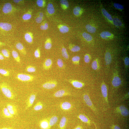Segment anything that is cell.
<instances>
[{
  "label": "cell",
  "mask_w": 129,
  "mask_h": 129,
  "mask_svg": "<svg viewBox=\"0 0 129 129\" xmlns=\"http://www.w3.org/2000/svg\"><path fill=\"white\" fill-rule=\"evenodd\" d=\"M93 124H94V125L95 126V129H98L97 128V127L96 126V124L94 122H93Z\"/></svg>",
  "instance_id": "94428289"
},
{
  "label": "cell",
  "mask_w": 129,
  "mask_h": 129,
  "mask_svg": "<svg viewBox=\"0 0 129 129\" xmlns=\"http://www.w3.org/2000/svg\"><path fill=\"white\" fill-rule=\"evenodd\" d=\"M58 120V118L56 116H54L52 117L50 119L49 122L48 129H49L52 126L55 124Z\"/></svg>",
  "instance_id": "44dd1931"
},
{
  "label": "cell",
  "mask_w": 129,
  "mask_h": 129,
  "mask_svg": "<svg viewBox=\"0 0 129 129\" xmlns=\"http://www.w3.org/2000/svg\"><path fill=\"white\" fill-rule=\"evenodd\" d=\"M17 78L18 80L22 81H31L33 80L34 77L30 75L21 73L17 74Z\"/></svg>",
  "instance_id": "7a4b0ae2"
},
{
  "label": "cell",
  "mask_w": 129,
  "mask_h": 129,
  "mask_svg": "<svg viewBox=\"0 0 129 129\" xmlns=\"http://www.w3.org/2000/svg\"><path fill=\"white\" fill-rule=\"evenodd\" d=\"M1 52L4 56L7 58H9L10 56L9 51L7 49H4L1 50Z\"/></svg>",
  "instance_id": "b9f144b4"
},
{
  "label": "cell",
  "mask_w": 129,
  "mask_h": 129,
  "mask_svg": "<svg viewBox=\"0 0 129 129\" xmlns=\"http://www.w3.org/2000/svg\"><path fill=\"white\" fill-rule=\"evenodd\" d=\"M60 3L62 8L64 9L67 8L69 6L68 1L65 0H61L60 1Z\"/></svg>",
  "instance_id": "8d00e7d4"
},
{
  "label": "cell",
  "mask_w": 129,
  "mask_h": 129,
  "mask_svg": "<svg viewBox=\"0 0 129 129\" xmlns=\"http://www.w3.org/2000/svg\"><path fill=\"white\" fill-rule=\"evenodd\" d=\"M115 110L116 112L120 113L124 116H127L129 115V114L128 110L124 106H120L116 107Z\"/></svg>",
  "instance_id": "3957f363"
},
{
  "label": "cell",
  "mask_w": 129,
  "mask_h": 129,
  "mask_svg": "<svg viewBox=\"0 0 129 129\" xmlns=\"http://www.w3.org/2000/svg\"><path fill=\"white\" fill-rule=\"evenodd\" d=\"M105 61L106 65H108L111 63L112 61V58L111 54L108 51H107L105 56Z\"/></svg>",
  "instance_id": "d6986e66"
},
{
  "label": "cell",
  "mask_w": 129,
  "mask_h": 129,
  "mask_svg": "<svg viewBox=\"0 0 129 129\" xmlns=\"http://www.w3.org/2000/svg\"><path fill=\"white\" fill-rule=\"evenodd\" d=\"M4 59V57L2 54L0 53V60H2Z\"/></svg>",
  "instance_id": "11a10c76"
},
{
  "label": "cell",
  "mask_w": 129,
  "mask_h": 129,
  "mask_svg": "<svg viewBox=\"0 0 129 129\" xmlns=\"http://www.w3.org/2000/svg\"><path fill=\"white\" fill-rule=\"evenodd\" d=\"M24 38L26 41L29 43H31L33 40V35L31 32L26 33L24 35Z\"/></svg>",
  "instance_id": "e0dca14e"
},
{
  "label": "cell",
  "mask_w": 129,
  "mask_h": 129,
  "mask_svg": "<svg viewBox=\"0 0 129 129\" xmlns=\"http://www.w3.org/2000/svg\"><path fill=\"white\" fill-rule=\"evenodd\" d=\"M70 50L73 52H77L80 50V48L79 46L77 45L72 44H70L69 46Z\"/></svg>",
  "instance_id": "83f0119b"
},
{
  "label": "cell",
  "mask_w": 129,
  "mask_h": 129,
  "mask_svg": "<svg viewBox=\"0 0 129 129\" xmlns=\"http://www.w3.org/2000/svg\"><path fill=\"white\" fill-rule=\"evenodd\" d=\"M91 66L94 70H96L98 69L99 66L98 59H96L93 61L91 64Z\"/></svg>",
  "instance_id": "f1b7e54d"
},
{
  "label": "cell",
  "mask_w": 129,
  "mask_h": 129,
  "mask_svg": "<svg viewBox=\"0 0 129 129\" xmlns=\"http://www.w3.org/2000/svg\"><path fill=\"white\" fill-rule=\"evenodd\" d=\"M101 91L103 97L107 103L108 104V90L107 87L105 83L103 82L101 85Z\"/></svg>",
  "instance_id": "52a82bcc"
},
{
  "label": "cell",
  "mask_w": 129,
  "mask_h": 129,
  "mask_svg": "<svg viewBox=\"0 0 129 129\" xmlns=\"http://www.w3.org/2000/svg\"><path fill=\"white\" fill-rule=\"evenodd\" d=\"M43 20V18L39 16L36 19L35 21L37 23H39L41 22Z\"/></svg>",
  "instance_id": "816d5d0a"
},
{
  "label": "cell",
  "mask_w": 129,
  "mask_h": 129,
  "mask_svg": "<svg viewBox=\"0 0 129 129\" xmlns=\"http://www.w3.org/2000/svg\"><path fill=\"white\" fill-rule=\"evenodd\" d=\"M2 113L3 116L5 118H10L14 117V116L11 114L7 108H3Z\"/></svg>",
  "instance_id": "ffe728a7"
},
{
  "label": "cell",
  "mask_w": 129,
  "mask_h": 129,
  "mask_svg": "<svg viewBox=\"0 0 129 129\" xmlns=\"http://www.w3.org/2000/svg\"><path fill=\"white\" fill-rule=\"evenodd\" d=\"M67 121V118L65 116H63L60 121L59 127L60 129H64Z\"/></svg>",
  "instance_id": "cb8c5ba5"
},
{
  "label": "cell",
  "mask_w": 129,
  "mask_h": 129,
  "mask_svg": "<svg viewBox=\"0 0 129 129\" xmlns=\"http://www.w3.org/2000/svg\"><path fill=\"white\" fill-rule=\"evenodd\" d=\"M70 94L63 90H60L56 92L54 96L56 97H61L63 96L70 95Z\"/></svg>",
  "instance_id": "7c38bea8"
},
{
  "label": "cell",
  "mask_w": 129,
  "mask_h": 129,
  "mask_svg": "<svg viewBox=\"0 0 129 129\" xmlns=\"http://www.w3.org/2000/svg\"><path fill=\"white\" fill-rule=\"evenodd\" d=\"M36 3L38 5L41 7H43L45 5V2L42 0H38L36 1Z\"/></svg>",
  "instance_id": "ee69618b"
},
{
  "label": "cell",
  "mask_w": 129,
  "mask_h": 129,
  "mask_svg": "<svg viewBox=\"0 0 129 129\" xmlns=\"http://www.w3.org/2000/svg\"><path fill=\"white\" fill-rule=\"evenodd\" d=\"M52 64V60L50 59H46L43 64V68L45 70L48 69L51 67Z\"/></svg>",
  "instance_id": "2e32d148"
},
{
  "label": "cell",
  "mask_w": 129,
  "mask_h": 129,
  "mask_svg": "<svg viewBox=\"0 0 129 129\" xmlns=\"http://www.w3.org/2000/svg\"><path fill=\"white\" fill-rule=\"evenodd\" d=\"M78 117L82 122L89 124H90V121L89 119L85 115L83 114H80Z\"/></svg>",
  "instance_id": "603a6c76"
},
{
  "label": "cell",
  "mask_w": 129,
  "mask_h": 129,
  "mask_svg": "<svg viewBox=\"0 0 129 129\" xmlns=\"http://www.w3.org/2000/svg\"><path fill=\"white\" fill-rule=\"evenodd\" d=\"M40 126L42 129H48L49 123L47 120L44 119L40 122Z\"/></svg>",
  "instance_id": "7402d4cb"
},
{
  "label": "cell",
  "mask_w": 129,
  "mask_h": 129,
  "mask_svg": "<svg viewBox=\"0 0 129 129\" xmlns=\"http://www.w3.org/2000/svg\"><path fill=\"white\" fill-rule=\"evenodd\" d=\"M14 10V8L11 4L9 2L5 3L2 8L3 12L5 14H8L12 12Z\"/></svg>",
  "instance_id": "5b68a950"
},
{
  "label": "cell",
  "mask_w": 129,
  "mask_h": 129,
  "mask_svg": "<svg viewBox=\"0 0 129 129\" xmlns=\"http://www.w3.org/2000/svg\"><path fill=\"white\" fill-rule=\"evenodd\" d=\"M101 37L103 39H111L113 37V35L109 32L105 31L102 32L100 34Z\"/></svg>",
  "instance_id": "9a60e30c"
},
{
  "label": "cell",
  "mask_w": 129,
  "mask_h": 129,
  "mask_svg": "<svg viewBox=\"0 0 129 129\" xmlns=\"http://www.w3.org/2000/svg\"><path fill=\"white\" fill-rule=\"evenodd\" d=\"M113 129H121L119 127L116 125H113L112 127Z\"/></svg>",
  "instance_id": "db71d44e"
},
{
  "label": "cell",
  "mask_w": 129,
  "mask_h": 129,
  "mask_svg": "<svg viewBox=\"0 0 129 129\" xmlns=\"http://www.w3.org/2000/svg\"><path fill=\"white\" fill-rule=\"evenodd\" d=\"M113 6L115 8L118 9L122 10L124 8V6L119 4L114 3Z\"/></svg>",
  "instance_id": "bcb514c9"
},
{
  "label": "cell",
  "mask_w": 129,
  "mask_h": 129,
  "mask_svg": "<svg viewBox=\"0 0 129 129\" xmlns=\"http://www.w3.org/2000/svg\"><path fill=\"white\" fill-rule=\"evenodd\" d=\"M86 28L87 31L91 33H94L96 31V28L90 24L86 25Z\"/></svg>",
  "instance_id": "4dcf8cb0"
},
{
  "label": "cell",
  "mask_w": 129,
  "mask_h": 129,
  "mask_svg": "<svg viewBox=\"0 0 129 129\" xmlns=\"http://www.w3.org/2000/svg\"><path fill=\"white\" fill-rule=\"evenodd\" d=\"M26 70L28 72L33 73L36 71V69L34 67L30 65L26 67Z\"/></svg>",
  "instance_id": "60d3db41"
},
{
  "label": "cell",
  "mask_w": 129,
  "mask_h": 129,
  "mask_svg": "<svg viewBox=\"0 0 129 129\" xmlns=\"http://www.w3.org/2000/svg\"><path fill=\"white\" fill-rule=\"evenodd\" d=\"M57 84V82L55 81H50L43 83L42 85V87L45 89H50L55 87Z\"/></svg>",
  "instance_id": "ba28073f"
},
{
  "label": "cell",
  "mask_w": 129,
  "mask_h": 129,
  "mask_svg": "<svg viewBox=\"0 0 129 129\" xmlns=\"http://www.w3.org/2000/svg\"><path fill=\"white\" fill-rule=\"evenodd\" d=\"M62 55L63 57L66 59L69 58V56L68 54L66 49L64 47H63L61 49Z\"/></svg>",
  "instance_id": "74e56055"
},
{
  "label": "cell",
  "mask_w": 129,
  "mask_h": 129,
  "mask_svg": "<svg viewBox=\"0 0 129 129\" xmlns=\"http://www.w3.org/2000/svg\"><path fill=\"white\" fill-rule=\"evenodd\" d=\"M48 28V23L46 22L44 23L43 24L41 25L40 27V29L43 30H47Z\"/></svg>",
  "instance_id": "c3c4849f"
},
{
  "label": "cell",
  "mask_w": 129,
  "mask_h": 129,
  "mask_svg": "<svg viewBox=\"0 0 129 129\" xmlns=\"http://www.w3.org/2000/svg\"><path fill=\"white\" fill-rule=\"evenodd\" d=\"M0 88L3 94L8 98L13 99L15 95L11 88L6 83L3 82L0 84Z\"/></svg>",
  "instance_id": "6da1fadb"
},
{
  "label": "cell",
  "mask_w": 129,
  "mask_h": 129,
  "mask_svg": "<svg viewBox=\"0 0 129 129\" xmlns=\"http://www.w3.org/2000/svg\"><path fill=\"white\" fill-rule=\"evenodd\" d=\"M124 62L126 68H128L129 65V58L127 57H125L124 59Z\"/></svg>",
  "instance_id": "f907efd6"
},
{
  "label": "cell",
  "mask_w": 129,
  "mask_h": 129,
  "mask_svg": "<svg viewBox=\"0 0 129 129\" xmlns=\"http://www.w3.org/2000/svg\"><path fill=\"white\" fill-rule=\"evenodd\" d=\"M43 107V105L42 103L40 102H38L34 105L33 108L35 111H38L42 109Z\"/></svg>",
  "instance_id": "836d02e7"
},
{
  "label": "cell",
  "mask_w": 129,
  "mask_h": 129,
  "mask_svg": "<svg viewBox=\"0 0 129 129\" xmlns=\"http://www.w3.org/2000/svg\"><path fill=\"white\" fill-rule=\"evenodd\" d=\"M16 47L17 49L22 54L25 55L26 52L25 48L23 44L21 43H17L16 45Z\"/></svg>",
  "instance_id": "5bb4252c"
},
{
  "label": "cell",
  "mask_w": 129,
  "mask_h": 129,
  "mask_svg": "<svg viewBox=\"0 0 129 129\" xmlns=\"http://www.w3.org/2000/svg\"><path fill=\"white\" fill-rule=\"evenodd\" d=\"M52 46L50 38L47 39L44 45V48L47 49H50Z\"/></svg>",
  "instance_id": "d590c367"
},
{
  "label": "cell",
  "mask_w": 129,
  "mask_h": 129,
  "mask_svg": "<svg viewBox=\"0 0 129 129\" xmlns=\"http://www.w3.org/2000/svg\"><path fill=\"white\" fill-rule=\"evenodd\" d=\"M91 59L90 55L88 54H86L84 56V60L85 62L86 63H88L90 62Z\"/></svg>",
  "instance_id": "f6af8a7d"
},
{
  "label": "cell",
  "mask_w": 129,
  "mask_h": 129,
  "mask_svg": "<svg viewBox=\"0 0 129 129\" xmlns=\"http://www.w3.org/2000/svg\"><path fill=\"white\" fill-rule=\"evenodd\" d=\"M121 81L119 77L117 72L114 73L112 81V84L114 87H117L119 86L121 83Z\"/></svg>",
  "instance_id": "277c9868"
},
{
  "label": "cell",
  "mask_w": 129,
  "mask_h": 129,
  "mask_svg": "<svg viewBox=\"0 0 129 129\" xmlns=\"http://www.w3.org/2000/svg\"><path fill=\"white\" fill-rule=\"evenodd\" d=\"M59 27L60 32L63 33H66L69 30V27L65 25H60L59 26Z\"/></svg>",
  "instance_id": "4316f807"
},
{
  "label": "cell",
  "mask_w": 129,
  "mask_h": 129,
  "mask_svg": "<svg viewBox=\"0 0 129 129\" xmlns=\"http://www.w3.org/2000/svg\"><path fill=\"white\" fill-rule=\"evenodd\" d=\"M70 82L74 87L77 88H81L84 85V83L77 80H72Z\"/></svg>",
  "instance_id": "4fadbf2b"
},
{
  "label": "cell",
  "mask_w": 129,
  "mask_h": 129,
  "mask_svg": "<svg viewBox=\"0 0 129 129\" xmlns=\"http://www.w3.org/2000/svg\"><path fill=\"white\" fill-rule=\"evenodd\" d=\"M82 9L79 6L75 7L73 10V13L76 16H80L82 14Z\"/></svg>",
  "instance_id": "484cf974"
},
{
  "label": "cell",
  "mask_w": 129,
  "mask_h": 129,
  "mask_svg": "<svg viewBox=\"0 0 129 129\" xmlns=\"http://www.w3.org/2000/svg\"><path fill=\"white\" fill-rule=\"evenodd\" d=\"M82 35L84 38L87 41L90 42L92 39V37L90 34L86 32H83Z\"/></svg>",
  "instance_id": "e575fe53"
},
{
  "label": "cell",
  "mask_w": 129,
  "mask_h": 129,
  "mask_svg": "<svg viewBox=\"0 0 129 129\" xmlns=\"http://www.w3.org/2000/svg\"><path fill=\"white\" fill-rule=\"evenodd\" d=\"M80 57L78 56H73L72 58V60L74 64H79Z\"/></svg>",
  "instance_id": "ab89813d"
},
{
  "label": "cell",
  "mask_w": 129,
  "mask_h": 129,
  "mask_svg": "<svg viewBox=\"0 0 129 129\" xmlns=\"http://www.w3.org/2000/svg\"><path fill=\"white\" fill-rule=\"evenodd\" d=\"M36 98V95L34 94H31L28 97L26 102V110L31 107L33 105Z\"/></svg>",
  "instance_id": "9c48e42d"
},
{
  "label": "cell",
  "mask_w": 129,
  "mask_h": 129,
  "mask_svg": "<svg viewBox=\"0 0 129 129\" xmlns=\"http://www.w3.org/2000/svg\"><path fill=\"white\" fill-rule=\"evenodd\" d=\"M102 11L104 16L108 20L111 21H112L113 19L111 16L105 9L104 8L102 9Z\"/></svg>",
  "instance_id": "1f68e13d"
},
{
  "label": "cell",
  "mask_w": 129,
  "mask_h": 129,
  "mask_svg": "<svg viewBox=\"0 0 129 129\" xmlns=\"http://www.w3.org/2000/svg\"><path fill=\"white\" fill-rule=\"evenodd\" d=\"M0 74L6 76H8L10 75L9 71L1 68H0Z\"/></svg>",
  "instance_id": "7bdbcfd3"
},
{
  "label": "cell",
  "mask_w": 129,
  "mask_h": 129,
  "mask_svg": "<svg viewBox=\"0 0 129 129\" xmlns=\"http://www.w3.org/2000/svg\"><path fill=\"white\" fill-rule=\"evenodd\" d=\"M5 44L4 43L0 42V47L3 46H5Z\"/></svg>",
  "instance_id": "6f0895ef"
},
{
  "label": "cell",
  "mask_w": 129,
  "mask_h": 129,
  "mask_svg": "<svg viewBox=\"0 0 129 129\" xmlns=\"http://www.w3.org/2000/svg\"><path fill=\"white\" fill-rule=\"evenodd\" d=\"M113 22L115 26H122V23L120 20L117 18H114L112 19Z\"/></svg>",
  "instance_id": "f35d334b"
},
{
  "label": "cell",
  "mask_w": 129,
  "mask_h": 129,
  "mask_svg": "<svg viewBox=\"0 0 129 129\" xmlns=\"http://www.w3.org/2000/svg\"><path fill=\"white\" fill-rule=\"evenodd\" d=\"M12 56L15 60L17 62H20V59L18 52L16 51L13 50L12 51Z\"/></svg>",
  "instance_id": "d4e9b609"
},
{
  "label": "cell",
  "mask_w": 129,
  "mask_h": 129,
  "mask_svg": "<svg viewBox=\"0 0 129 129\" xmlns=\"http://www.w3.org/2000/svg\"><path fill=\"white\" fill-rule=\"evenodd\" d=\"M13 1L15 3L17 4H22L24 2V0H14Z\"/></svg>",
  "instance_id": "f5cc1de1"
},
{
  "label": "cell",
  "mask_w": 129,
  "mask_h": 129,
  "mask_svg": "<svg viewBox=\"0 0 129 129\" xmlns=\"http://www.w3.org/2000/svg\"><path fill=\"white\" fill-rule=\"evenodd\" d=\"M6 107L9 112L12 115L14 116L17 114V109L16 106L11 104L8 103L6 104Z\"/></svg>",
  "instance_id": "30bf717a"
},
{
  "label": "cell",
  "mask_w": 129,
  "mask_h": 129,
  "mask_svg": "<svg viewBox=\"0 0 129 129\" xmlns=\"http://www.w3.org/2000/svg\"><path fill=\"white\" fill-rule=\"evenodd\" d=\"M32 12L30 11H29L22 16V18L24 20H27L30 19L32 17Z\"/></svg>",
  "instance_id": "d6a6232c"
},
{
  "label": "cell",
  "mask_w": 129,
  "mask_h": 129,
  "mask_svg": "<svg viewBox=\"0 0 129 129\" xmlns=\"http://www.w3.org/2000/svg\"><path fill=\"white\" fill-rule=\"evenodd\" d=\"M84 100L86 105L94 112L96 111V109L93 105L88 95L85 94L83 96Z\"/></svg>",
  "instance_id": "8992f818"
},
{
  "label": "cell",
  "mask_w": 129,
  "mask_h": 129,
  "mask_svg": "<svg viewBox=\"0 0 129 129\" xmlns=\"http://www.w3.org/2000/svg\"><path fill=\"white\" fill-rule=\"evenodd\" d=\"M47 10L48 12L50 14H53L55 12V9L53 4L51 3H49L47 7Z\"/></svg>",
  "instance_id": "f546056e"
},
{
  "label": "cell",
  "mask_w": 129,
  "mask_h": 129,
  "mask_svg": "<svg viewBox=\"0 0 129 129\" xmlns=\"http://www.w3.org/2000/svg\"><path fill=\"white\" fill-rule=\"evenodd\" d=\"M71 107V103L68 102H63L60 105L61 108L64 110H68L70 109Z\"/></svg>",
  "instance_id": "ac0fdd59"
},
{
  "label": "cell",
  "mask_w": 129,
  "mask_h": 129,
  "mask_svg": "<svg viewBox=\"0 0 129 129\" xmlns=\"http://www.w3.org/2000/svg\"><path fill=\"white\" fill-rule=\"evenodd\" d=\"M74 129H83V128L81 126L78 125Z\"/></svg>",
  "instance_id": "9f6ffc18"
},
{
  "label": "cell",
  "mask_w": 129,
  "mask_h": 129,
  "mask_svg": "<svg viewBox=\"0 0 129 129\" xmlns=\"http://www.w3.org/2000/svg\"><path fill=\"white\" fill-rule=\"evenodd\" d=\"M57 63L58 66L60 68H62L63 66V63L61 59H58L57 60Z\"/></svg>",
  "instance_id": "681fc988"
},
{
  "label": "cell",
  "mask_w": 129,
  "mask_h": 129,
  "mask_svg": "<svg viewBox=\"0 0 129 129\" xmlns=\"http://www.w3.org/2000/svg\"><path fill=\"white\" fill-rule=\"evenodd\" d=\"M34 54L35 57L36 58H39L40 57V52L39 48H38L35 50L34 53Z\"/></svg>",
  "instance_id": "7dc6e473"
},
{
  "label": "cell",
  "mask_w": 129,
  "mask_h": 129,
  "mask_svg": "<svg viewBox=\"0 0 129 129\" xmlns=\"http://www.w3.org/2000/svg\"><path fill=\"white\" fill-rule=\"evenodd\" d=\"M43 13L42 12H40L39 13V16L43 18Z\"/></svg>",
  "instance_id": "680465c9"
},
{
  "label": "cell",
  "mask_w": 129,
  "mask_h": 129,
  "mask_svg": "<svg viewBox=\"0 0 129 129\" xmlns=\"http://www.w3.org/2000/svg\"><path fill=\"white\" fill-rule=\"evenodd\" d=\"M0 129H14L13 128L8 127H4L1 128H0Z\"/></svg>",
  "instance_id": "91938a15"
},
{
  "label": "cell",
  "mask_w": 129,
  "mask_h": 129,
  "mask_svg": "<svg viewBox=\"0 0 129 129\" xmlns=\"http://www.w3.org/2000/svg\"><path fill=\"white\" fill-rule=\"evenodd\" d=\"M12 28V26L10 23L7 22H0V29L5 31H9Z\"/></svg>",
  "instance_id": "8fae6325"
}]
</instances>
